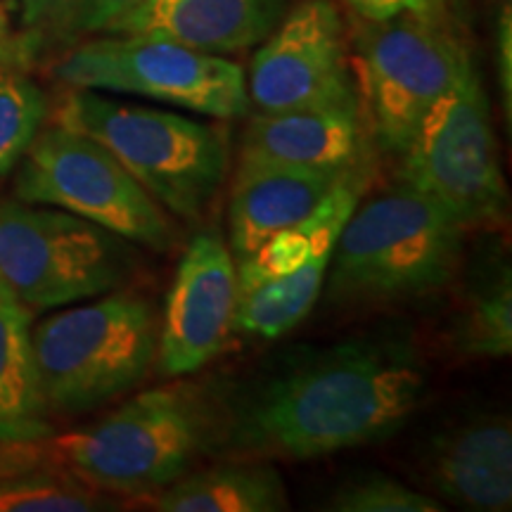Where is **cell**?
Wrapping results in <instances>:
<instances>
[{"label":"cell","mask_w":512,"mask_h":512,"mask_svg":"<svg viewBox=\"0 0 512 512\" xmlns=\"http://www.w3.org/2000/svg\"><path fill=\"white\" fill-rule=\"evenodd\" d=\"M425 392L408 339H349L294 358L226 403L223 451L273 463L375 444L418 411Z\"/></svg>","instance_id":"1"},{"label":"cell","mask_w":512,"mask_h":512,"mask_svg":"<svg viewBox=\"0 0 512 512\" xmlns=\"http://www.w3.org/2000/svg\"><path fill=\"white\" fill-rule=\"evenodd\" d=\"M226 437V401L195 382L147 389L105 418L60 437H48L50 463L93 489L136 498L164 489Z\"/></svg>","instance_id":"2"},{"label":"cell","mask_w":512,"mask_h":512,"mask_svg":"<svg viewBox=\"0 0 512 512\" xmlns=\"http://www.w3.org/2000/svg\"><path fill=\"white\" fill-rule=\"evenodd\" d=\"M465 230L446 207L401 183L344 223L330 261V299L394 304L439 292L458 271Z\"/></svg>","instance_id":"3"},{"label":"cell","mask_w":512,"mask_h":512,"mask_svg":"<svg viewBox=\"0 0 512 512\" xmlns=\"http://www.w3.org/2000/svg\"><path fill=\"white\" fill-rule=\"evenodd\" d=\"M55 124L110 150L147 195L178 219H200L226 178V131L185 114L72 88L57 105Z\"/></svg>","instance_id":"4"},{"label":"cell","mask_w":512,"mask_h":512,"mask_svg":"<svg viewBox=\"0 0 512 512\" xmlns=\"http://www.w3.org/2000/svg\"><path fill=\"white\" fill-rule=\"evenodd\" d=\"M31 342L48 411L81 415L145 380L157 361L159 320L145 297L112 290L41 320Z\"/></svg>","instance_id":"5"},{"label":"cell","mask_w":512,"mask_h":512,"mask_svg":"<svg viewBox=\"0 0 512 512\" xmlns=\"http://www.w3.org/2000/svg\"><path fill=\"white\" fill-rule=\"evenodd\" d=\"M470 62L444 3L387 19H363L356 34L354 79L363 119L377 145L401 155L425 112Z\"/></svg>","instance_id":"6"},{"label":"cell","mask_w":512,"mask_h":512,"mask_svg":"<svg viewBox=\"0 0 512 512\" xmlns=\"http://www.w3.org/2000/svg\"><path fill=\"white\" fill-rule=\"evenodd\" d=\"M401 159L403 185L425 192L465 228L505 223L508 188L489 100L472 60L425 112Z\"/></svg>","instance_id":"7"},{"label":"cell","mask_w":512,"mask_h":512,"mask_svg":"<svg viewBox=\"0 0 512 512\" xmlns=\"http://www.w3.org/2000/svg\"><path fill=\"white\" fill-rule=\"evenodd\" d=\"M131 242L55 207L0 202V283L29 309H60L124 283Z\"/></svg>","instance_id":"8"},{"label":"cell","mask_w":512,"mask_h":512,"mask_svg":"<svg viewBox=\"0 0 512 512\" xmlns=\"http://www.w3.org/2000/svg\"><path fill=\"white\" fill-rule=\"evenodd\" d=\"M19 164L17 200L69 211L155 252L176 245L169 211L93 138L60 124L41 128Z\"/></svg>","instance_id":"9"},{"label":"cell","mask_w":512,"mask_h":512,"mask_svg":"<svg viewBox=\"0 0 512 512\" xmlns=\"http://www.w3.org/2000/svg\"><path fill=\"white\" fill-rule=\"evenodd\" d=\"M55 74L69 88L140 95L214 119H238L249 110L240 64L169 38L110 34L79 43Z\"/></svg>","instance_id":"10"},{"label":"cell","mask_w":512,"mask_h":512,"mask_svg":"<svg viewBox=\"0 0 512 512\" xmlns=\"http://www.w3.org/2000/svg\"><path fill=\"white\" fill-rule=\"evenodd\" d=\"M247 95L261 112L361 102L347 31L332 0H302L285 12L256 50Z\"/></svg>","instance_id":"11"},{"label":"cell","mask_w":512,"mask_h":512,"mask_svg":"<svg viewBox=\"0 0 512 512\" xmlns=\"http://www.w3.org/2000/svg\"><path fill=\"white\" fill-rule=\"evenodd\" d=\"M240 287L235 256L214 230L197 233L181 256L159 325L157 368L164 377L202 370L226 347Z\"/></svg>","instance_id":"12"},{"label":"cell","mask_w":512,"mask_h":512,"mask_svg":"<svg viewBox=\"0 0 512 512\" xmlns=\"http://www.w3.org/2000/svg\"><path fill=\"white\" fill-rule=\"evenodd\" d=\"M354 171L304 169L240 155L228 204V247L235 261L306 219Z\"/></svg>","instance_id":"13"},{"label":"cell","mask_w":512,"mask_h":512,"mask_svg":"<svg viewBox=\"0 0 512 512\" xmlns=\"http://www.w3.org/2000/svg\"><path fill=\"white\" fill-rule=\"evenodd\" d=\"M422 472L444 501L479 512L512 503V427L505 415H482L439 432L425 448Z\"/></svg>","instance_id":"14"},{"label":"cell","mask_w":512,"mask_h":512,"mask_svg":"<svg viewBox=\"0 0 512 512\" xmlns=\"http://www.w3.org/2000/svg\"><path fill=\"white\" fill-rule=\"evenodd\" d=\"M240 155L320 171H354L368 162L361 102L259 112L242 133Z\"/></svg>","instance_id":"15"},{"label":"cell","mask_w":512,"mask_h":512,"mask_svg":"<svg viewBox=\"0 0 512 512\" xmlns=\"http://www.w3.org/2000/svg\"><path fill=\"white\" fill-rule=\"evenodd\" d=\"M290 8L292 0H143L112 34L169 38L228 55L259 46Z\"/></svg>","instance_id":"16"},{"label":"cell","mask_w":512,"mask_h":512,"mask_svg":"<svg viewBox=\"0 0 512 512\" xmlns=\"http://www.w3.org/2000/svg\"><path fill=\"white\" fill-rule=\"evenodd\" d=\"M147 508L159 512H283L290 510L283 475L271 460L230 456L209 470L185 472L155 494Z\"/></svg>","instance_id":"17"},{"label":"cell","mask_w":512,"mask_h":512,"mask_svg":"<svg viewBox=\"0 0 512 512\" xmlns=\"http://www.w3.org/2000/svg\"><path fill=\"white\" fill-rule=\"evenodd\" d=\"M368 185L370 171L368 166H363V169L344 178L330 192L328 200L320 204L316 211H311L306 219L280 230L273 238L261 242L254 252L235 261L240 294L256 290V287L271 283V280L297 273L299 268L309 264L313 256L335 247L344 223L351 219V214L361 204V197L366 195Z\"/></svg>","instance_id":"18"},{"label":"cell","mask_w":512,"mask_h":512,"mask_svg":"<svg viewBox=\"0 0 512 512\" xmlns=\"http://www.w3.org/2000/svg\"><path fill=\"white\" fill-rule=\"evenodd\" d=\"M31 330V309L0 283V439L53 437L50 411L38 384Z\"/></svg>","instance_id":"19"},{"label":"cell","mask_w":512,"mask_h":512,"mask_svg":"<svg viewBox=\"0 0 512 512\" xmlns=\"http://www.w3.org/2000/svg\"><path fill=\"white\" fill-rule=\"evenodd\" d=\"M463 358H503L512 351V278L508 261L484 268L467 287L451 330Z\"/></svg>","instance_id":"20"},{"label":"cell","mask_w":512,"mask_h":512,"mask_svg":"<svg viewBox=\"0 0 512 512\" xmlns=\"http://www.w3.org/2000/svg\"><path fill=\"white\" fill-rule=\"evenodd\" d=\"M117 501L57 465L0 477V512H93L119 508Z\"/></svg>","instance_id":"21"},{"label":"cell","mask_w":512,"mask_h":512,"mask_svg":"<svg viewBox=\"0 0 512 512\" xmlns=\"http://www.w3.org/2000/svg\"><path fill=\"white\" fill-rule=\"evenodd\" d=\"M46 117L48 98L41 86L10 60H0V178L19 164Z\"/></svg>","instance_id":"22"},{"label":"cell","mask_w":512,"mask_h":512,"mask_svg":"<svg viewBox=\"0 0 512 512\" xmlns=\"http://www.w3.org/2000/svg\"><path fill=\"white\" fill-rule=\"evenodd\" d=\"M328 508L335 512H439L444 505L399 479L366 472L339 486Z\"/></svg>","instance_id":"23"},{"label":"cell","mask_w":512,"mask_h":512,"mask_svg":"<svg viewBox=\"0 0 512 512\" xmlns=\"http://www.w3.org/2000/svg\"><path fill=\"white\" fill-rule=\"evenodd\" d=\"M143 0H69L60 36L62 41L74 38L112 34L124 19L138 10Z\"/></svg>","instance_id":"24"},{"label":"cell","mask_w":512,"mask_h":512,"mask_svg":"<svg viewBox=\"0 0 512 512\" xmlns=\"http://www.w3.org/2000/svg\"><path fill=\"white\" fill-rule=\"evenodd\" d=\"M31 36H60L69 0H0Z\"/></svg>","instance_id":"25"},{"label":"cell","mask_w":512,"mask_h":512,"mask_svg":"<svg viewBox=\"0 0 512 512\" xmlns=\"http://www.w3.org/2000/svg\"><path fill=\"white\" fill-rule=\"evenodd\" d=\"M53 465L46 441H10L0 439V477L38 470Z\"/></svg>","instance_id":"26"},{"label":"cell","mask_w":512,"mask_h":512,"mask_svg":"<svg viewBox=\"0 0 512 512\" xmlns=\"http://www.w3.org/2000/svg\"><path fill=\"white\" fill-rule=\"evenodd\" d=\"M498 76H501V91L505 98V114L510 121L512 110V22L510 8L501 12L498 19Z\"/></svg>","instance_id":"27"},{"label":"cell","mask_w":512,"mask_h":512,"mask_svg":"<svg viewBox=\"0 0 512 512\" xmlns=\"http://www.w3.org/2000/svg\"><path fill=\"white\" fill-rule=\"evenodd\" d=\"M444 0H349L361 19H387L406 10H427Z\"/></svg>","instance_id":"28"},{"label":"cell","mask_w":512,"mask_h":512,"mask_svg":"<svg viewBox=\"0 0 512 512\" xmlns=\"http://www.w3.org/2000/svg\"><path fill=\"white\" fill-rule=\"evenodd\" d=\"M17 53L15 43H12V34H10V19L8 12H5L3 3H0V60H10L12 55Z\"/></svg>","instance_id":"29"}]
</instances>
